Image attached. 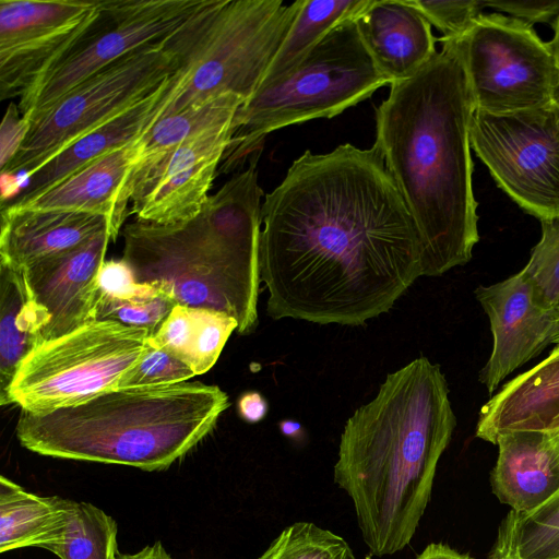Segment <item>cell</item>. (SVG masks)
Here are the masks:
<instances>
[{
  "label": "cell",
  "mask_w": 559,
  "mask_h": 559,
  "mask_svg": "<svg viewBox=\"0 0 559 559\" xmlns=\"http://www.w3.org/2000/svg\"><path fill=\"white\" fill-rule=\"evenodd\" d=\"M117 559H173L160 542L147 545L134 554H119Z\"/></svg>",
  "instance_id": "cell-40"
},
{
  "label": "cell",
  "mask_w": 559,
  "mask_h": 559,
  "mask_svg": "<svg viewBox=\"0 0 559 559\" xmlns=\"http://www.w3.org/2000/svg\"><path fill=\"white\" fill-rule=\"evenodd\" d=\"M150 337L145 329L94 320L44 341L20 364L0 404L41 415L117 390L150 347Z\"/></svg>",
  "instance_id": "cell-8"
},
{
  "label": "cell",
  "mask_w": 559,
  "mask_h": 559,
  "mask_svg": "<svg viewBox=\"0 0 559 559\" xmlns=\"http://www.w3.org/2000/svg\"><path fill=\"white\" fill-rule=\"evenodd\" d=\"M237 329L236 319L225 312L177 304L150 344L187 364L197 376L215 365Z\"/></svg>",
  "instance_id": "cell-24"
},
{
  "label": "cell",
  "mask_w": 559,
  "mask_h": 559,
  "mask_svg": "<svg viewBox=\"0 0 559 559\" xmlns=\"http://www.w3.org/2000/svg\"><path fill=\"white\" fill-rule=\"evenodd\" d=\"M411 3L442 33L443 39H452L465 34L485 9L484 1H424L409 0Z\"/></svg>",
  "instance_id": "cell-34"
},
{
  "label": "cell",
  "mask_w": 559,
  "mask_h": 559,
  "mask_svg": "<svg viewBox=\"0 0 559 559\" xmlns=\"http://www.w3.org/2000/svg\"><path fill=\"white\" fill-rule=\"evenodd\" d=\"M267 411V401L259 392H246L238 401V413L247 423L255 424L261 421L266 416Z\"/></svg>",
  "instance_id": "cell-38"
},
{
  "label": "cell",
  "mask_w": 559,
  "mask_h": 559,
  "mask_svg": "<svg viewBox=\"0 0 559 559\" xmlns=\"http://www.w3.org/2000/svg\"><path fill=\"white\" fill-rule=\"evenodd\" d=\"M495 444L490 486L511 511L534 512L559 492V431H508Z\"/></svg>",
  "instance_id": "cell-17"
},
{
  "label": "cell",
  "mask_w": 559,
  "mask_h": 559,
  "mask_svg": "<svg viewBox=\"0 0 559 559\" xmlns=\"http://www.w3.org/2000/svg\"><path fill=\"white\" fill-rule=\"evenodd\" d=\"M167 39L108 64L32 120L21 147L1 175L27 178L69 144L159 88L178 66Z\"/></svg>",
  "instance_id": "cell-9"
},
{
  "label": "cell",
  "mask_w": 559,
  "mask_h": 559,
  "mask_svg": "<svg viewBox=\"0 0 559 559\" xmlns=\"http://www.w3.org/2000/svg\"><path fill=\"white\" fill-rule=\"evenodd\" d=\"M471 145L497 185L539 221L559 215V104L510 115L475 110Z\"/></svg>",
  "instance_id": "cell-12"
},
{
  "label": "cell",
  "mask_w": 559,
  "mask_h": 559,
  "mask_svg": "<svg viewBox=\"0 0 559 559\" xmlns=\"http://www.w3.org/2000/svg\"><path fill=\"white\" fill-rule=\"evenodd\" d=\"M439 40L459 56L475 110L510 115L557 103L554 55L533 25L483 13L462 36Z\"/></svg>",
  "instance_id": "cell-10"
},
{
  "label": "cell",
  "mask_w": 559,
  "mask_h": 559,
  "mask_svg": "<svg viewBox=\"0 0 559 559\" xmlns=\"http://www.w3.org/2000/svg\"><path fill=\"white\" fill-rule=\"evenodd\" d=\"M194 376V371L187 364L150 344L139 362L121 378L117 389L176 384Z\"/></svg>",
  "instance_id": "cell-33"
},
{
  "label": "cell",
  "mask_w": 559,
  "mask_h": 559,
  "mask_svg": "<svg viewBox=\"0 0 559 559\" xmlns=\"http://www.w3.org/2000/svg\"><path fill=\"white\" fill-rule=\"evenodd\" d=\"M488 559H559V492L534 512L510 510Z\"/></svg>",
  "instance_id": "cell-28"
},
{
  "label": "cell",
  "mask_w": 559,
  "mask_h": 559,
  "mask_svg": "<svg viewBox=\"0 0 559 559\" xmlns=\"http://www.w3.org/2000/svg\"><path fill=\"white\" fill-rule=\"evenodd\" d=\"M69 499L43 497L0 477V552L59 542L68 518Z\"/></svg>",
  "instance_id": "cell-23"
},
{
  "label": "cell",
  "mask_w": 559,
  "mask_h": 559,
  "mask_svg": "<svg viewBox=\"0 0 559 559\" xmlns=\"http://www.w3.org/2000/svg\"><path fill=\"white\" fill-rule=\"evenodd\" d=\"M278 427L283 436L295 441H300L304 437V428L299 421L285 419L280 423Z\"/></svg>",
  "instance_id": "cell-41"
},
{
  "label": "cell",
  "mask_w": 559,
  "mask_h": 559,
  "mask_svg": "<svg viewBox=\"0 0 559 559\" xmlns=\"http://www.w3.org/2000/svg\"><path fill=\"white\" fill-rule=\"evenodd\" d=\"M354 22L388 84L411 78L437 53L430 23L409 0H371Z\"/></svg>",
  "instance_id": "cell-19"
},
{
  "label": "cell",
  "mask_w": 559,
  "mask_h": 559,
  "mask_svg": "<svg viewBox=\"0 0 559 559\" xmlns=\"http://www.w3.org/2000/svg\"><path fill=\"white\" fill-rule=\"evenodd\" d=\"M177 301L169 290L157 283H136L118 296H103L96 320H112L156 333Z\"/></svg>",
  "instance_id": "cell-30"
},
{
  "label": "cell",
  "mask_w": 559,
  "mask_h": 559,
  "mask_svg": "<svg viewBox=\"0 0 559 559\" xmlns=\"http://www.w3.org/2000/svg\"><path fill=\"white\" fill-rule=\"evenodd\" d=\"M475 296L490 322L492 350L479 372L491 394L511 372L536 357L559 334V305L547 306L520 271Z\"/></svg>",
  "instance_id": "cell-15"
},
{
  "label": "cell",
  "mask_w": 559,
  "mask_h": 559,
  "mask_svg": "<svg viewBox=\"0 0 559 559\" xmlns=\"http://www.w3.org/2000/svg\"><path fill=\"white\" fill-rule=\"evenodd\" d=\"M243 99L227 93L154 122L140 136L136 169L147 167L186 140L234 120Z\"/></svg>",
  "instance_id": "cell-27"
},
{
  "label": "cell",
  "mask_w": 559,
  "mask_h": 559,
  "mask_svg": "<svg viewBox=\"0 0 559 559\" xmlns=\"http://www.w3.org/2000/svg\"><path fill=\"white\" fill-rule=\"evenodd\" d=\"M93 0H0V98L24 94L87 34Z\"/></svg>",
  "instance_id": "cell-13"
},
{
  "label": "cell",
  "mask_w": 559,
  "mask_h": 559,
  "mask_svg": "<svg viewBox=\"0 0 559 559\" xmlns=\"http://www.w3.org/2000/svg\"><path fill=\"white\" fill-rule=\"evenodd\" d=\"M205 0H105L87 34L20 97L29 123L108 64L173 35Z\"/></svg>",
  "instance_id": "cell-11"
},
{
  "label": "cell",
  "mask_w": 559,
  "mask_h": 559,
  "mask_svg": "<svg viewBox=\"0 0 559 559\" xmlns=\"http://www.w3.org/2000/svg\"><path fill=\"white\" fill-rule=\"evenodd\" d=\"M455 426L445 377L424 356L389 373L345 423L333 477L371 555H393L412 540Z\"/></svg>",
  "instance_id": "cell-3"
},
{
  "label": "cell",
  "mask_w": 559,
  "mask_h": 559,
  "mask_svg": "<svg viewBox=\"0 0 559 559\" xmlns=\"http://www.w3.org/2000/svg\"><path fill=\"white\" fill-rule=\"evenodd\" d=\"M542 237L521 272L547 306L559 305V215L542 219Z\"/></svg>",
  "instance_id": "cell-32"
},
{
  "label": "cell",
  "mask_w": 559,
  "mask_h": 559,
  "mask_svg": "<svg viewBox=\"0 0 559 559\" xmlns=\"http://www.w3.org/2000/svg\"><path fill=\"white\" fill-rule=\"evenodd\" d=\"M258 559H355L347 542L314 523L285 527Z\"/></svg>",
  "instance_id": "cell-31"
},
{
  "label": "cell",
  "mask_w": 559,
  "mask_h": 559,
  "mask_svg": "<svg viewBox=\"0 0 559 559\" xmlns=\"http://www.w3.org/2000/svg\"><path fill=\"white\" fill-rule=\"evenodd\" d=\"M46 323L24 272L0 264V400L23 359L44 342Z\"/></svg>",
  "instance_id": "cell-25"
},
{
  "label": "cell",
  "mask_w": 559,
  "mask_h": 559,
  "mask_svg": "<svg viewBox=\"0 0 559 559\" xmlns=\"http://www.w3.org/2000/svg\"><path fill=\"white\" fill-rule=\"evenodd\" d=\"M228 406L226 392L200 382L117 389L47 414L21 411L15 432L39 455L164 471L203 440Z\"/></svg>",
  "instance_id": "cell-5"
},
{
  "label": "cell",
  "mask_w": 559,
  "mask_h": 559,
  "mask_svg": "<svg viewBox=\"0 0 559 559\" xmlns=\"http://www.w3.org/2000/svg\"><path fill=\"white\" fill-rule=\"evenodd\" d=\"M475 105L447 45L411 78L390 84L376 110V142L419 234L423 275L466 264L479 240L473 191Z\"/></svg>",
  "instance_id": "cell-2"
},
{
  "label": "cell",
  "mask_w": 559,
  "mask_h": 559,
  "mask_svg": "<svg viewBox=\"0 0 559 559\" xmlns=\"http://www.w3.org/2000/svg\"><path fill=\"white\" fill-rule=\"evenodd\" d=\"M513 430L559 431V344L481 407L477 438L495 444L500 435Z\"/></svg>",
  "instance_id": "cell-21"
},
{
  "label": "cell",
  "mask_w": 559,
  "mask_h": 559,
  "mask_svg": "<svg viewBox=\"0 0 559 559\" xmlns=\"http://www.w3.org/2000/svg\"><path fill=\"white\" fill-rule=\"evenodd\" d=\"M28 122L23 118L19 106L10 104L0 128V168H4L21 147Z\"/></svg>",
  "instance_id": "cell-36"
},
{
  "label": "cell",
  "mask_w": 559,
  "mask_h": 559,
  "mask_svg": "<svg viewBox=\"0 0 559 559\" xmlns=\"http://www.w3.org/2000/svg\"><path fill=\"white\" fill-rule=\"evenodd\" d=\"M140 151L138 138L104 154L21 207L103 216L108 219L112 240H116L131 202V178Z\"/></svg>",
  "instance_id": "cell-18"
},
{
  "label": "cell",
  "mask_w": 559,
  "mask_h": 559,
  "mask_svg": "<svg viewBox=\"0 0 559 559\" xmlns=\"http://www.w3.org/2000/svg\"><path fill=\"white\" fill-rule=\"evenodd\" d=\"M417 559H473L468 554L460 552L447 544H429Z\"/></svg>",
  "instance_id": "cell-39"
},
{
  "label": "cell",
  "mask_w": 559,
  "mask_h": 559,
  "mask_svg": "<svg viewBox=\"0 0 559 559\" xmlns=\"http://www.w3.org/2000/svg\"><path fill=\"white\" fill-rule=\"evenodd\" d=\"M234 133V120L201 132L131 179L132 213L138 221L170 225L202 210Z\"/></svg>",
  "instance_id": "cell-14"
},
{
  "label": "cell",
  "mask_w": 559,
  "mask_h": 559,
  "mask_svg": "<svg viewBox=\"0 0 559 559\" xmlns=\"http://www.w3.org/2000/svg\"><path fill=\"white\" fill-rule=\"evenodd\" d=\"M388 81L358 34L354 19L331 29L292 73L259 87L237 110L218 173L259 155L267 134L316 118H332L369 98Z\"/></svg>",
  "instance_id": "cell-7"
},
{
  "label": "cell",
  "mask_w": 559,
  "mask_h": 559,
  "mask_svg": "<svg viewBox=\"0 0 559 559\" xmlns=\"http://www.w3.org/2000/svg\"><path fill=\"white\" fill-rule=\"evenodd\" d=\"M169 78L150 96L82 135L26 178L25 185L1 207H21L104 154L140 138L155 118Z\"/></svg>",
  "instance_id": "cell-22"
},
{
  "label": "cell",
  "mask_w": 559,
  "mask_h": 559,
  "mask_svg": "<svg viewBox=\"0 0 559 559\" xmlns=\"http://www.w3.org/2000/svg\"><path fill=\"white\" fill-rule=\"evenodd\" d=\"M136 284L131 267L121 259L105 261L99 273V288L103 296H118Z\"/></svg>",
  "instance_id": "cell-37"
},
{
  "label": "cell",
  "mask_w": 559,
  "mask_h": 559,
  "mask_svg": "<svg viewBox=\"0 0 559 559\" xmlns=\"http://www.w3.org/2000/svg\"><path fill=\"white\" fill-rule=\"evenodd\" d=\"M258 158L210 195L195 217L170 225L135 219L122 229V260L136 283L163 285L179 305L225 312L241 335L259 323Z\"/></svg>",
  "instance_id": "cell-4"
},
{
  "label": "cell",
  "mask_w": 559,
  "mask_h": 559,
  "mask_svg": "<svg viewBox=\"0 0 559 559\" xmlns=\"http://www.w3.org/2000/svg\"><path fill=\"white\" fill-rule=\"evenodd\" d=\"M116 521L90 502L69 499L61 539L46 547L60 559H117Z\"/></svg>",
  "instance_id": "cell-29"
},
{
  "label": "cell",
  "mask_w": 559,
  "mask_h": 559,
  "mask_svg": "<svg viewBox=\"0 0 559 559\" xmlns=\"http://www.w3.org/2000/svg\"><path fill=\"white\" fill-rule=\"evenodd\" d=\"M370 2L371 0H304L259 87L292 73L331 29L354 19Z\"/></svg>",
  "instance_id": "cell-26"
},
{
  "label": "cell",
  "mask_w": 559,
  "mask_h": 559,
  "mask_svg": "<svg viewBox=\"0 0 559 559\" xmlns=\"http://www.w3.org/2000/svg\"><path fill=\"white\" fill-rule=\"evenodd\" d=\"M105 229L110 231L109 222L99 215L1 207L0 264L24 271L40 260L84 243Z\"/></svg>",
  "instance_id": "cell-20"
},
{
  "label": "cell",
  "mask_w": 559,
  "mask_h": 559,
  "mask_svg": "<svg viewBox=\"0 0 559 559\" xmlns=\"http://www.w3.org/2000/svg\"><path fill=\"white\" fill-rule=\"evenodd\" d=\"M110 240L111 234L105 229L84 243L23 271L29 296L47 322L44 341L96 320L102 298L99 273Z\"/></svg>",
  "instance_id": "cell-16"
},
{
  "label": "cell",
  "mask_w": 559,
  "mask_h": 559,
  "mask_svg": "<svg viewBox=\"0 0 559 559\" xmlns=\"http://www.w3.org/2000/svg\"><path fill=\"white\" fill-rule=\"evenodd\" d=\"M554 344H559V334H558V336L556 337V340L554 341Z\"/></svg>",
  "instance_id": "cell-43"
},
{
  "label": "cell",
  "mask_w": 559,
  "mask_h": 559,
  "mask_svg": "<svg viewBox=\"0 0 559 559\" xmlns=\"http://www.w3.org/2000/svg\"><path fill=\"white\" fill-rule=\"evenodd\" d=\"M551 24H552V29H554V37L549 41V45H550V48H551V51L554 55L556 69H557V76H558L557 103L559 104V14L556 16V19L554 20V22Z\"/></svg>",
  "instance_id": "cell-42"
},
{
  "label": "cell",
  "mask_w": 559,
  "mask_h": 559,
  "mask_svg": "<svg viewBox=\"0 0 559 559\" xmlns=\"http://www.w3.org/2000/svg\"><path fill=\"white\" fill-rule=\"evenodd\" d=\"M485 8L489 7L497 11L509 13L512 17L519 19L531 25L534 23H552L559 14V0L548 1H484Z\"/></svg>",
  "instance_id": "cell-35"
},
{
  "label": "cell",
  "mask_w": 559,
  "mask_h": 559,
  "mask_svg": "<svg viewBox=\"0 0 559 559\" xmlns=\"http://www.w3.org/2000/svg\"><path fill=\"white\" fill-rule=\"evenodd\" d=\"M302 2L205 0L167 39L178 66L150 127L227 93L246 102L260 86Z\"/></svg>",
  "instance_id": "cell-6"
},
{
  "label": "cell",
  "mask_w": 559,
  "mask_h": 559,
  "mask_svg": "<svg viewBox=\"0 0 559 559\" xmlns=\"http://www.w3.org/2000/svg\"><path fill=\"white\" fill-rule=\"evenodd\" d=\"M259 265L274 319L361 325L423 276V246L379 150L306 151L261 207Z\"/></svg>",
  "instance_id": "cell-1"
}]
</instances>
